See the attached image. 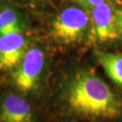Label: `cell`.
I'll list each match as a JSON object with an SVG mask.
<instances>
[{
    "label": "cell",
    "instance_id": "cell-1",
    "mask_svg": "<svg viewBox=\"0 0 122 122\" xmlns=\"http://www.w3.org/2000/svg\"><path fill=\"white\" fill-rule=\"evenodd\" d=\"M53 108L59 122H122V98L92 69L63 80Z\"/></svg>",
    "mask_w": 122,
    "mask_h": 122
},
{
    "label": "cell",
    "instance_id": "cell-2",
    "mask_svg": "<svg viewBox=\"0 0 122 122\" xmlns=\"http://www.w3.org/2000/svg\"><path fill=\"white\" fill-rule=\"evenodd\" d=\"M46 56L39 46H29L20 63L7 72L9 87L29 99L37 95L45 78Z\"/></svg>",
    "mask_w": 122,
    "mask_h": 122
},
{
    "label": "cell",
    "instance_id": "cell-3",
    "mask_svg": "<svg viewBox=\"0 0 122 122\" xmlns=\"http://www.w3.org/2000/svg\"><path fill=\"white\" fill-rule=\"evenodd\" d=\"M90 17L78 7L63 10L51 24V35L56 42L65 45L75 43L82 39L89 27Z\"/></svg>",
    "mask_w": 122,
    "mask_h": 122
},
{
    "label": "cell",
    "instance_id": "cell-4",
    "mask_svg": "<svg viewBox=\"0 0 122 122\" xmlns=\"http://www.w3.org/2000/svg\"><path fill=\"white\" fill-rule=\"evenodd\" d=\"M0 122H44L29 98L7 88L0 92Z\"/></svg>",
    "mask_w": 122,
    "mask_h": 122
},
{
    "label": "cell",
    "instance_id": "cell-5",
    "mask_svg": "<svg viewBox=\"0 0 122 122\" xmlns=\"http://www.w3.org/2000/svg\"><path fill=\"white\" fill-rule=\"evenodd\" d=\"M90 12V32L94 42L107 43L119 37L121 34L116 27L114 10L110 3L103 2Z\"/></svg>",
    "mask_w": 122,
    "mask_h": 122
},
{
    "label": "cell",
    "instance_id": "cell-6",
    "mask_svg": "<svg viewBox=\"0 0 122 122\" xmlns=\"http://www.w3.org/2000/svg\"><path fill=\"white\" fill-rule=\"evenodd\" d=\"M29 43L23 32H14L0 37V73L14 69L28 51Z\"/></svg>",
    "mask_w": 122,
    "mask_h": 122
},
{
    "label": "cell",
    "instance_id": "cell-7",
    "mask_svg": "<svg viewBox=\"0 0 122 122\" xmlns=\"http://www.w3.org/2000/svg\"><path fill=\"white\" fill-rule=\"evenodd\" d=\"M96 58L109 78L122 89V52L98 51Z\"/></svg>",
    "mask_w": 122,
    "mask_h": 122
},
{
    "label": "cell",
    "instance_id": "cell-8",
    "mask_svg": "<svg viewBox=\"0 0 122 122\" xmlns=\"http://www.w3.org/2000/svg\"><path fill=\"white\" fill-rule=\"evenodd\" d=\"M25 28V18L15 7L6 6L0 14V37L14 32H23Z\"/></svg>",
    "mask_w": 122,
    "mask_h": 122
},
{
    "label": "cell",
    "instance_id": "cell-9",
    "mask_svg": "<svg viewBox=\"0 0 122 122\" xmlns=\"http://www.w3.org/2000/svg\"><path fill=\"white\" fill-rule=\"evenodd\" d=\"M71 1L90 11L95 6L105 2V0H71Z\"/></svg>",
    "mask_w": 122,
    "mask_h": 122
},
{
    "label": "cell",
    "instance_id": "cell-10",
    "mask_svg": "<svg viewBox=\"0 0 122 122\" xmlns=\"http://www.w3.org/2000/svg\"><path fill=\"white\" fill-rule=\"evenodd\" d=\"M114 14H115L116 27L120 34L122 35V8L114 10Z\"/></svg>",
    "mask_w": 122,
    "mask_h": 122
},
{
    "label": "cell",
    "instance_id": "cell-11",
    "mask_svg": "<svg viewBox=\"0 0 122 122\" xmlns=\"http://www.w3.org/2000/svg\"><path fill=\"white\" fill-rule=\"evenodd\" d=\"M22 1L25 2H27V3L34 5V4L41 3V2H44L45 1H46V0H22Z\"/></svg>",
    "mask_w": 122,
    "mask_h": 122
},
{
    "label": "cell",
    "instance_id": "cell-12",
    "mask_svg": "<svg viewBox=\"0 0 122 122\" xmlns=\"http://www.w3.org/2000/svg\"><path fill=\"white\" fill-rule=\"evenodd\" d=\"M6 6V2H5V0H0V14L2 13V11L5 8V6Z\"/></svg>",
    "mask_w": 122,
    "mask_h": 122
},
{
    "label": "cell",
    "instance_id": "cell-13",
    "mask_svg": "<svg viewBox=\"0 0 122 122\" xmlns=\"http://www.w3.org/2000/svg\"><path fill=\"white\" fill-rule=\"evenodd\" d=\"M77 122H82V121H77Z\"/></svg>",
    "mask_w": 122,
    "mask_h": 122
}]
</instances>
